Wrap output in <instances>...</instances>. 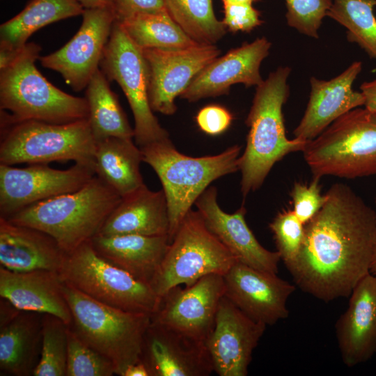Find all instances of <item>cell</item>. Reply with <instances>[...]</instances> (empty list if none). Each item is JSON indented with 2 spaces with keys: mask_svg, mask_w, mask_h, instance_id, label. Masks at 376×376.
Masks as SVG:
<instances>
[{
  "mask_svg": "<svg viewBox=\"0 0 376 376\" xmlns=\"http://www.w3.org/2000/svg\"><path fill=\"white\" fill-rule=\"evenodd\" d=\"M304 224L299 254L287 268L304 292L328 302L350 297L370 273L376 212L344 184H334Z\"/></svg>",
  "mask_w": 376,
  "mask_h": 376,
  "instance_id": "cell-1",
  "label": "cell"
},
{
  "mask_svg": "<svg viewBox=\"0 0 376 376\" xmlns=\"http://www.w3.org/2000/svg\"><path fill=\"white\" fill-rule=\"evenodd\" d=\"M288 66L279 67L256 87L246 119L249 128L240 157L241 191L244 197L258 189L273 166L286 155L303 151L308 141L285 135L282 108L289 95Z\"/></svg>",
  "mask_w": 376,
  "mask_h": 376,
  "instance_id": "cell-2",
  "label": "cell"
},
{
  "mask_svg": "<svg viewBox=\"0 0 376 376\" xmlns=\"http://www.w3.org/2000/svg\"><path fill=\"white\" fill-rule=\"evenodd\" d=\"M120 199L95 175L75 191L31 205L6 219L45 232L69 253L99 233Z\"/></svg>",
  "mask_w": 376,
  "mask_h": 376,
  "instance_id": "cell-3",
  "label": "cell"
},
{
  "mask_svg": "<svg viewBox=\"0 0 376 376\" xmlns=\"http://www.w3.org/2000/svg\"><path fill=\"white\" fill-rule=\"evenodd\" d=\"M41 47L26 43L0 69V109L15 120H34L63 124L88 119L86 97L63 92L36 67Z\"/></svg>",
  "mask_w": 376,
  "mask_h": 376,
  "instance_id": "cell-4",
  "label": "cell"
},
{
  "mask_svg": "<svg viewBox=\"0 0 376 376\" xmlns=\"http://www.w3.org/2000/svg\"><path fill=\"white\" fill-rule=\"evenodd\" d=\"M162 185L169 211V242L199 196L214 180L240 171L241 148L229 147L220 154L193 157L180 152L169 138L140 148Z\"/></svg>",
  "mask_w": 376,
  "mask_h": 376,
  "instance_id": "cell-5",
  "label": "cell"
},
{
  "mask_svg": "<svg viewBox=\"0 0 376 376\" xmlns=\"http://www.w3.org/2000/svg\"><path fill=\"white\" fill-rule=\"evenodd\" d=\"M63 291L72 315L69 327L86 344L111 361L116 375L123 376L128 367L141 361L150 314L110 306L64 283Z\"/></svg>",
  "mask_w": 376,
  "mask_h": 376,
  "instance_id": "cell-6",
  "label": "cell"
},
{
  "mask_svg": "<svg viewBox=\"0 0 376 376\" xmlns=\"http://www.w3.org/2000/svg\"><path fill=\"white\" fill-rule=\"evenodd\" d=\"M0 164L72 160L94 166L96 141L88 119L56 124L15 120L1 110Z\"/></svg>",
  "mask_w": 376,
  "mask_h": 376,
  "instance_id": "cell-7",
  "label": "cell"
},
{
  "mask_svg": "<svg viewBox=\"0 0 376 376\" xmlns=\"http://www.w3.org/2000/svg\"><path fill=\"white\" fill-rule=\"evenodd\" d=\"M302 152L315 178L376 174V117L366 108L354 109L308 141Z\"/></svg>",
  "mask_w": 376,
  "mask_h": 376,
  "instance_id": "cell-8",
  "label": "cell"
},
{
  "mask_svg": "<svg viewBox=\"0 0 376 376\" xmlns=\"http://www.w3.org/2000/svg\"><path fill=\"white\" fill-rule=\"evenodd\" d=\"M58 272L64 283L99 302L125 311L152 315L161 301L150 283L102 258L90 240L66 253Z\"/></svg>",
  "mask_w": 376,
  "mask_h": 376,
  "instance_id": "cell-9",
  "label": "cell"
},
{
  "mask_svg": "<svg viewBox=\"0 0 376 376\" xmlns=\"http://www.w3.org/2000/svg\"><path fill=\"white\" fill-rule=\"evenodd\" d=\"M237 262L199 212L191 209L169 243L150 285L162 297L175 286L191 285L208 274L224 276Z\"/></svg>",
  "mask_w": 376,
  "mask_h": 376,
  "instance_id": "cell-10",
  "label": "cell"
},
{
  "mask_svg": "<svg viewBox=\"0 0 376 376\" xmlns=\"http://www.w3.org/2000/svg\"><path fill=\"white\" fill-rule=\"evenodd\" d=\"M100 66L108 80L116 81L126 96L134 119L135 143L142 148L169 138L150 106L148 69L142 50L116 21Z\"/></svg>",
  "mask_w": 376,
  "mask_h": 376,
  "instance_id": "cell-11",
  "label": "cell"
},
{
  "mask_svg": "<svg viewBox=\"0 0 376 376\" xmlns=\"http://www.w3.org/2000/svg\"><path fill=\"white\" fill-rule=\"evenodd\" d=\"M95 175L94 166L82 163L65 170L47 164L24 168L0 164V217L8 219L31 205L75 191Z\"/></svg>",
  "mask_w": 376,
  "mask_h": 376,
  "instance_id": "cell-12",
  "label": "cell"
},
{
  "mask_svg": "<svg viewBox=\"0 0 376 376\" xmlns=\"http://www.w3.org/2000/svg\"><path fill=\"white\" fill-rule=\"evenodd\" d=\"M224 294V276L217 274L205 276L184 288L175 286L161 297L151 322L205 343Z\"/></svg>",
  "mask_w": 376,
  "mask_h": 376,
  "instance_id": "cell-13",
  "label": "cell"
},
{
  "mask_svg": "<svg viewBox=\"0 0 376 376\" xmlns=\"http://www.w3.org/2000/svg\"><path fill=\"white\" fill-rule=\"evenodd\" d=\"M82 16L79 29L68 43L39 58L43 67L58 72L75 91L86 88L99 69L116 22L111 7L84 8Z\"/></svg>",
  "mask_w": 376,
  "mask_h": 376,
  "instance_id": "cell-14",
  "label": "cell"
},
{
  "mask_svg": "<svg viewBox=\"0 0 376 376\" xmlns=\"http://www.w3.org/2000/svg\"><path fill=\"white\" fill-rule=\"evenodd\" d=\"M141 50L148 69L150 106L154 112L164 115L176 111L175 98L221 54L215 45L204 44L179 49Z\"/></svg>",
  "mask_w": 376,
  "mask_h": 376,
  "instance_id": "cell-15",
  "label": "cell"
},
{
  "mask_svg": "<svg viewBox=\"0 0 376 376\" xmlns=\"http://www.w3.org/2000/svg\"><path fill=\"white\" fill-rule=\"evenodd\" d=\"M265 329L224 296L205 340L214 371L219 376L247 375L253 352Z\"/></svg>",
  "mask_w": 376,
  "mask_h": 376,
  "instance_id": "cell-16",
  "label": "cell"
},
{
  "mask_svg": "<svg viewBox=\"0 0 376 376\" xmlns=\"http://www.w3.org/2000/svg\"><path fill=\"white\" fill-rule=\"evenodd\" d=\"M224 296L253 320L272 325L288 317L295 287L277 276L240 262L224 275Z\"/></svg>",
  "mask_w": 376,
  "mask_h": 376,
  "instance_id": "cell-17",
  "label": "cell"
},
{
  "mask_svg": "<svg viewBox=\"0 0 376 376\" xmlns=\"http://www.w3.org/2000/svg\"><path fill=\"white\" fill-rule=\"evenodd\" d=\"M271 42L265 37L230 49L204 68L191 81L180 97L189 102L227 94L232 85L258 86L264 81L260 72L268 56Z\"/></svg>",
  "mask_w": 376,
  "mask_h": 376,
  "instance_id": "cell-18",
  "label": "cell"
},
{
  "mask_svg": "<svg viewBox=\"0 0 376 376\" xmlns=\"http://www.w3.org/2000/svg\"><path fill=\"white\" fill-rule=\"evenodd\" d=\"M214 187H207L195 205L208 229L233 253L238 262L251 267L277 274L279 253L264 248L248 226L246 209L242 205L232 214L224 212L217 203Z\"/></svg>",
  "mask_w": 376,
  "mask_h": 376,
  "instance_id": "cell-19",
  "label": "cell"
},
{
  "mask_svg": "<svg viewBox=\"0 0 376 376\" xmlns=\"http://www.w3.org/2000/svg\"><path fill=\"white\" fill-rule=\"evenodd\" d=\"M141 361L150 376H208L214 371L205 343L152 322Z\"/></svg>",
  "mask_w": 376,
  "mask_h": 376,
  "instance_id": "cell-20",
  "label": "cell"
},
{
  "mask_svg": "<svg viewBox=\"0 0 376 376\" xmlns=\"http://www.w3.org/2000/svg\"><path fill=\"white\" fill-rule=\"evenodd\" d=\"M362 70L360 61L330 80L311 77L309 100L304 114L293 134L295 138L310 141L318 136L338 118L364 106L365 98L352 85Z\"/></svg>",
  "mask_w": 376,
  "mask_h": 376,
  "instance_id": "cell-21",
  "label": "cell"
},
{
  "mask_svg": "<svg viewBox=\"0 0 376 376\" xmlns=\"http://www.w3.org/2000/svg\"><path fill=\"white\" fill-rule=\"evenodd\" d=\"M336 337L343 363L353 367L376 354V276L369 273L352 290L338 318Z\"/></svg>",
  "mask_w": 376,
  "mask_h": 376,
  "instance_id": "cell-22",
  "label": "cell"
},
{
  "mask_svg": "<svg viewBox=\"0 0 376 376\" xmlns=\"http://www.w3.org/2000/svg\"><path fill=\"white\" fill-rule=\"evenodd\" d=\"M58 272H18L0 267V296L21 311L54 315L70 325L72 315Z\"/></svg>",
  "mask_w": 376,
  "mask_h": 376,
  "instance_id": "cell-23",
  "label": "cell"
},
{
  "mask_svg": "<svg viewBox=\"0 0 376 376\" xmlns=\"http://www.w3.org/2000/svg\"><path fill=\"white\" fill-rule=\"evenodd\" d=\"M66 252L56 240L39 229L0 217V264L13 272H58Z\"/></svg>",
  "mask_w": 376,
  "mask_h": 376,
  "instance_id": "cell-24",
  "label": "cell"
},
{
  "mask_svg": "<svg viewBox=\"0 0 376 376\" xmlns=\"http://www.w3.org/2000/svg\"><path fill=\"white\" fill-rule=\"evenodd\" d=\"M169 217L163 189L150 190L145 184L121 196L98 234L169 235Z\"/></svg>",
  "mask_w": 376,
  "mask_h": 376,
  "instance_id": "cell-25",
  "label": "cell"
},
{
  "mask_svg": "<svg viewBox=\"0 0 376 376\" xmlns=\"http://www.w3.org/2000/svg\"><path fill=\"white\" fill-rule=\"evenodd\" d=\"M98 255L150 284L169 245V235L97 234L90 240Z\"/></svg>",
  "mask_w": 376,
  "mask_h": 376,
  "instance_id": "cell-26",
  "label": "cell"
},
{
  "mask_svg": "<svg viewBox=\"0 0 376 376\" xmlns=\"http://www.w3.org/2000/svg\"><path fill=\"white\" fill-rule=\"evenodd\" d=\"M42 315L19 310L1 324V371L15 376L33 375L41 353Z\"/></svg>",
  "mask_w": 376,
  "mask_h": 376,
  "instance_id": "cell-27",
  "label": "cell"
},
{
  "mask_svg": "<svg viewBox=\"0 0 376 376\" xmlns=\"http://www.w3.org/2000/svg\"><path fill=\"white\" fill-rule=\"evenodd\" d=\"M132 139L109 137L95 143V175L121 196L144 185L139 169L142 152Z\"/></svg>",
  "mask_w": 376,
  "mask_h": 376,
  "instance_id": "cell-28",
  "label": "cell"
},
{
  "mask_svg": "<svg viewBox=\"0 0 376 376\" xmlns=\"http://www.w3.org/2000/svg\"><path fill=\"white\" fill-rule=\"evenodd\" d=\"M78 0H31L17 15L0 26V47L17 50L40 28L66 18L82 15Z\"/></svg>",
  "mask_w": 376,
  "mask_h": 376,
  "instance_id": "cell-29",
  "label": "cell"
},
{
  "mask_svg": "<svg viewBox=\"0 0 376 376\" xmlns=\"http://www.w3.org/2000/svg\"><path fill=\"white\" fill-rule=\"evenodd\" d=\"M86 89L88 120L95 141L109 137L133 139L134 129L102 70L96 71Z\"/></svg>",
  "mask_w": 376,
  "mask_h": 376,
  "instance_id": "cell-30",
  "label": "cell"
},
{
  "mask_svg": "<svg viewBox=\"0 0 376 376\" xmlns=\"http://www.w3.org/2000/svg\"><path fill=\"white\" fill-rule=\"evenodd\" d=\"M118 22L141 49H179L199 44L182 30L166 10L139 13Z\"/></svg>",
  "mask_w": 376,
  "mask_h": 376,
  "instance_id": "cell-31",
  "label": "cell"
},
{
  "mask_svg": "<svg viewBox=\"0 0 376 376\" xmlns=\"http://www.w3.org/2000/svg\"><path fill=\"white\" fill-rule=\"evenodd\" d=\"M173 20L199 44L215 45L226 33V28L214 12L212 0H164Z\"/></svg>",
  "mask_w": 376,
  "mask_h": 376,
  "instance_id": "cell-32",
  "label": "cell"
},
{
  "mask_svg": "<svg viewBox=\"0 0 376 376\" xmlns=\"http://www.w3.org/2000/svg\"><path fill=\"white\" fill-rule=\"evenodd\" d=\"M376 0H333L328 17L347 29V38L376 60Z\"/></svg>",
  "mask_w": 376,
  "mask_h": 376,
  "instance_id": "cell-33",
  "label": "cell"
},
{
  "mask_svg": "<svg viewBox=\"0 0 376 376\" xmlns=\"http://www.w3.org/2000/svg\"><path fill=\"white\" fill-rule=\"evenodd\" d=\"M68 326L54 315H42V348L34 376L66 375Z\"/></svg>",
  "mask_w": 376,
  "mask_h": 376,
  "instance_id": "cell-34",
  "label": "cell"
},
{
  "mask_svg": "<svg viewBox=\"0 0 376 376\" xmlns=\"http://www.w3.org/2000/svg\"><path fill=\"white\" fill-rule=\"evenodd\" d=\"M115 368L104 356L81 340L68 326L66 376H111Z\"/></svg>",
  "mask_w": 376,
  "mask_h": 376,
  "instance_id": "cell-35",
  "label": "cell"
},
{
  "mask_svg": "<svg viewBox=\"0 0 376 376\" xmlns=\"http://www.w3.org/2000/svg\"><path fill=\"white\" fill-rule=\"evenodd\" d=\"M273 233L277 251L286 267L297 258L304 237V224L293 210L279 212L269 224Z\"/></svg>",
  "mask_w": 376,
  "mask_h": 376,
  "instance_id": "cell-36",
  "label": "cell"
},
{
  "mask_svg": "<svg viewBox=\"0 0 376 376\" xmlns=\"http://www.w3.org/2000/svg\"><path fill=\"white\" fill-rule=\"evenodd\" d=\"M289 26L307 36L318 38V30L333 0H284Z\"/></svg>",
  "mask_w": 376,
  "mask_h": 376,
  "instance_id": "cell-37",
  "label": "cell"
},
{
  "mask_svg": "<svg viewBox=\"0 0 376 376\" xmlns=\"http://www.w3.org/2000/svg\"><path fill=\"white\" fill-rule=\"evenodd\" d=\"M320 178L313 177L309 185L295 182L290 192L293 211L306 224L323 205L326 196L320 192Z\"/></svg>",
  "mask_w": 376,
  "mask_h": 376,
  "instance_id": "cell-38",
  "label": "cell"
},
{
  "mask_svg": "<svg viewBox=\"0 0 376 376\" xmlns=\"http://www.w3.org/2000/svg\"><path fill=\"white\" fill-rule=\"evenodd\" d=\"M226 28L232 32H249L263 24L260 13L252 4L223 2Z\"/></svg>",
  "mask_w": 376,
  "mask_h": 376,
  "instance_id": "cell-39",
  "label": "cell"
},
{
  "mask_svg": "<svg viewBox=\"0 0 376 376\" xmlns=\"http://www.w3.org/2000/svg\"><path fill=\"white\" fill-rule=\"evenodd\" d=\"M233 120L231 113L218 104H210L201 109L196 116V122L204 133L216 136L230 127Z\"/></svg>",
  "mask_w": 376,
  "mask_h": 376,
  "instance_id": "cell-40",
  "label": "cell"
},
{
  "mask_svg": "<svg viewBox=\"0 0 376 376\" xmlns=\"http://www.w3.org/2000/svg\"><path fill=\"white\" fill-rule=\"evenodd\" d=\"M111 6L116 22L139 13L166 10L164 0H111Z\"/></svg>",
  "mask_w": 376,
  "mask_h": 376,
  "instance_id": "cell-41",
  "label": "cell"
},
{
  "mask_svg": "<svg viewBox=\"0 0 376 376\" xmlns=\"http://www.w3.org/2000/svg\"><path fill=\"white\" fill-rule=\"evenodd\" d=\"M360 90L365 98V108L376 117V79L363 82Z\"/></svg>",
  "mask_w": 376,
  "mask_h": 376,
  "instance_id": "cell-42",
  "label": "cell"
},
{
  "mask_svg": "<svg viewBox=\"0 0 376 376\" xmlns=\"http://www.w3.org/2000/svg\"><path fill=\"white\" fill-rule=\"evenodd\" d=\"M123 376H150V373L146 365L139 361L128 367Z\"/></svg>",
  "mask_w": 376,
  "mask_h": 376,
  "instance_id": "cell-43",
  "label": "cell"
},
{
  "mask_svg": "<svg viewBox=\"0 0 376 376\" xmlns=\"http://www.w3.org/2000/svg\"><path fill=\"white\" fill-rule=\"evenodd\" d=\"M84 8L111 7V0H78ZM113 9V8H112Z\"/></svg>",
  "mask_w": 376,
  "mask_h": 376,
  "instance_id": "cell-44",
  "label": "cell"
},
{
  "mask_svg": "<svg viewBox=\"0 0 376 376\" xmlns=\"http://www.w3.org/2000/svg\"><path fill=\"white\" fill-rule=\"evenodd\" d=\"M260 1L261 0H222L223 2L249 3V4H253V3H256Z\"/></svg>",
  "mask_w": 376,
  "mask_h": 376,
  "instance_id": "cell-45",
  "label": "cell"
},
{
  "mask_svg": "<svg viewBox=\"0 0 376 376\" xmlns=\"http://www.w3.org/2000/svg\"><path fill=\"white\" fill-rule=\"evenodd\" d=\"M370 273L376 276V246L373 254V260L370 266Z\"/></svg>",
  "mask_w": 376,
  "mask_h": 376,
  "instance_id": "cell-46",
  "label": "cell"
},
{
  "mask_svg": "<svg viewBox=\"0 0 376 376\" xmlns=\"http://www.w3.org/2000/svg\"><path fill=\"white\" fill-rule=\"evenodd\" d=\"M375 212H376V210H375Z\"/></svg>",
  "mask_w": 376,
  "mask_h": 376,
  "instance_id": "cell-47",
  "label": "cell"
}]
</instances>
